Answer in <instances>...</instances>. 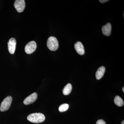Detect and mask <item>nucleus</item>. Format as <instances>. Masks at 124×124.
<instances>
[{
  "label": "nucleus",
  "instance_id": "nucleus-7",
  "mask_svg": "<svg viewBox=\"0 0 124 124\" xmlns=\"http://www.w3.org/2000/svg\"><path fill=\"white\" fill-rule=\"evenodd\" d=\"M16 41L15 38H11L8 42V50L10 53L14 54L15 52Z\"/></svg>",
  "mask_w": 124,
  "mask_h": 124
},
{
  "label": "nucleus",
  "instance_id": "nucleus-3",
  "mask_svg": "<svg viewBox=\"0 0 124 124\" xmlns=\"http://www.w3.org/2000/svg\"><path fill=\"white\" fill-rule=\"evenodd\" d=\"M12 99L11 96H8L3 100L0 107V110L1 112L8 110L11 106Z\"/></svg>",
  "mask_w": 124,
  "mask_h": 124
},
{
  "label": "nucleus",
  "instance_id": "nucleus-4",
  "mask_svg": "<svg viewBox=\"0 0 124 124\" xmlns=\"http://www.w3.org/2000/svg\"><path fill=\"white\" fill-rule=\"evenodd\" d=\"M37 48V44L35 41H32L28 42L25 47V51L26 53L30 54L32 53Z\"/></svg>",
  "mask_w": 124,
  "mask_h": 124
},
{
  "label": "nucleus",
  "instance_id": "nucleus-2",
  "mask_svg": "<svg viewBox=\"0 0 124 124\" xmlns=\"http://www.w3.org/2000/svg\"><path fill=\"white\" fill-rule=\"evenodd\" d=\"M47 46L50 50L56 51L59 47V43L57 38L54 37H49L47 41Z\"/></svg>",
  "mask_w": 124,
  "mask_h": 124
},
{
  "label": "nucleus",
  "instance_id": "nucleus-14",
  "mask_svg": "<svg viewBox=\"0 0 124 124\" xmlns=\"http://www.w3.org/2000/svg\"><path fill=\"white\" fill-rule=\"evenodd\" d=\"M96 124H106L103 120L100 119L99 120L97 121Z\"/></svg>",
  "mask_w": 124,
  "mask_h": 124
},
{
  "label": "nucleus",
  "instance_id": "nucleus-8",
  "mask_svg": "<svg viewBox=\"0 0 124 124\" xmlns=\"http://www.w3.org/2000/svg\"><path fill=\"white\" fill-rule=\"evenodd\" d=\"M75 48L78 53L81 55H84L85 53L84 47L81 42L78 41L75 45Z\"/></svg>",
  "mask_w": 124,
  "mask_h": 124
},
{
  "label": "nucleus",
  "instance_id": "nucleus-15",
  "mask_svg": "<svg viewBox=\"0 0 124 124\" xmlns=\"http://www.w3.org/2000/svg\"><path fill=\"white\" fill-rule=\"evenodd\" d=\"M108 0H99V1L101 3H104L105 2H108Z\"/></svg>",
  "mask_w": 124,
  "mask_h": 124
},
{
  "label": "nucleus",
  "instance_id": "nucleus-16",
  "mask_svg": "<svg viewBox=\"0 0 124 124\" xmlns=\"http://www.w3.org/2000/svg\"><path fill=\"white\" fill-rule=\"evenodd\" d=\"M121 124H124V121H122V123H121Z\"/></svg>",
  "mask_w": 124,
  "mask_h": 124
},
{
  "label": "nucleus",
  "instance_id": "nucleus-9",
  "mask_svg": "<svg viewBox=\"0 0 124 124\" xmlns=\"http://www.w3.org/2000/svg\"><path fill=\"white\" fill-rule=\"evenodd\" d=\"M111 30L112 26L110 23H108L102 28L103 34L104 35L107 36L110 35Z\"/></svg>",
  "mask_w": 124,
  "mask_h": 124
},
{
  "label": "nucleus",
  "instance_id": "nucleus-5",
  "mask_svg": "<svg viewBox=\"0 0 124 124\" xmlns=\"http://www.w3.org/2000/svg\"><path fill=\"white\" fill-rule=\"evenodd\" d=\"M14 7L19 13L23 12L25 7V1L24 0H16L15 2Z\"/></svg>",
  "mask_w": 124,
  "mask_h": 124
},
{
  "label": "nucleus",
  "instance_id": "nucleus-12",
  "mask_svg": "<svg viewBox=\"0 0 124 124\" xmlns=\"http://www.w3.org/2000/svg\"><path fill=\"white\" fill-rule=\"evenodd\" d=\"M115 104L119 107H122L124 104V102L121 98L118 95H116L114 99Z\"/></svg>",
  "mask_w": 124,
  "mask_h": 124
},
{
  "label": "nucleus",
  "instance_id": "nucleus-6",
  "mask_svg": "<svg viewBox=\"0 0 124 124\" xmlns=\"http://www.w3.org/2000/svg\"><path fill=\"white\" fill-rule=\"evenodd\" d=\"M37 97L38 95L36 93H32L24 99L23 101V103L26 105L31 104L35 101L37 99Z\"/></svg>",
  "mask_w": 124,
  "mask_h": 124
},
{
  "label": "nucleus",
  "instance_id": "nucleus-11",
  "mask_svg": "<svg viewBox=\"0 0 124 124\" xmlns=\"http://www.w3.org/2000/svg\"><path fill=\"white\" fill-rule=\"evenodd\" d=\"M72 90V86L70 84H67L66 85L63 90V93L64 95H69L71 93Z\"/></svg>",
  "mask_w": 124,
  "mask_h": 124
},
{
  "label": "nucleus",
  "instance_id": "nucleus-10",
  "mask_svg": "<svg viewBox=\"0 0 124 124\" xmlns=\"http://www.w3.org/2000/svg\"><path fill=\"white\" fill-rule=\"evenodd\" d=\"M105 70L106 68L105 67L102 66L99 68L95 74L96 79L97 80H100L104 76Z\"/></svg>",
  "mask_w": 124,
  "mask_h": 124
},
{
  "label": "nucleus",
  "instance_id": "nucleus-17",
  "mask_svg": "<svg viewBox=\"0 0 124 124\" xmlns=\"http://www.w3.org/2000/svg\"><path fill=\"white\" fill-rule=\"evenodd\" d=\"M122 91H123V92H124V87H123V88H122Z\"/></svg>",
  "mask_w": 124,
  "mask_h": 124
},
{
  "label": "nucleus",
  "instance_id": "nucleus-1",
  "mask_svg": "<svg viewBox=\"0 0 124 124\" xmlns=\"http://www.w3.org/2000/svg\"><path fill=\"white\" fill-rule=\"evenodd\" d=\"M27 119L29 121L32 123L38 124L44 122L45 120V116L42 113H33L29 115Z\"/></svg>",
  "mask_w": 124,
  "mask_h": 124
},
{
  "label": "nucleus",
  "instance_id": "nucleus-13",
  "mask_svg": "<svg viewBox=\"0 0 124 124\" xmlns=\"http://www.w3.org/2000/svg\"><path fill=\"white\" fill-rule=\"evenodd\" d=\"M69 107V106L68 104L64 103L60 105L59 108V111L60 112H63L67 110Z\"/></svg>",
  "mask_w": 124,
  "mask_h": 124
}]
</instances>
